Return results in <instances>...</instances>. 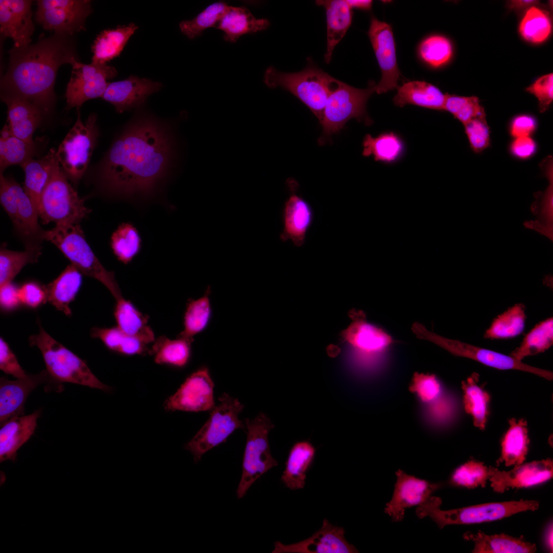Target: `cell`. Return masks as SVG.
<instances>
[{
    "label": "cell",
    "instance_id": "53",
    "mask_svg": "<svg viewBox=\"0 0 553 553\" xmlns=\"http://www.w3.org/2000/svg\"><path fill=\"white\" fill-rule=\"evenodd\" d=\"M470 147L476 153L489 147L491 143L490 129L486 117L475 118L464 125Z\"/></svg>",
    "mask_w": 553,
    "mask_h": 553
},
{
    "label": "cell",
    "instance_id": "15",
    "mask_svg": "<svg viewBox=\"0 0 553 553\" xmlns=\"http://www.w3.org/2000/svg\"><path fill=\"white\" fill-rule=\"evenodd\" d=\"M214 383L207 366L191 373L177 391L164 402L167 411L202 412L210 411L215 406Z\"/></svg>",
    "mask_w": 553,
    "mask_h": 553
},
{
    "label": "cell",
    "instance_id": "45",
    "mask_svg": "<svg viewBox=\"0 0 553 553\" xmlns=\"http://www.w3.org/2000/svg\"><path fill=\"white\" fill-rule=\"evenodd\" d=\"M40 253L39 245L27 246L23 251L1 249L0 286L11 282L27 264L36 262Z\"/></svg>",
    "mask_w": 553,
    "mask_h": 553
},
{
    "label": "cell",
    "instance_id": "56",
    "mask_svg": "<svg viewBox=\"0 0 553 553\" xmlns=\"http://www.w3.org/2000/svg\"><path fill=\"white\" fill-rule=\"evenodd\" d=\"M0 369L17 379L26 378L28 375L20 366L7 343L2 337L0 338Z\"/></svg>",
    "mask_w": 553,
    "mask_h": 553
},
{
    "label": "cell",
    "instance_id": "11",
    "mask_svg": "<svg viewBox=\"0 0 553 553\" xmlns=\"http://www.w3.org/2000/svg\"><path fill=\"white\" fill-rule=\"evenodd\" d=\"M97 117L91 114L83 123L78 110L76 121L60 144L56 156L68 180L74 185L86 171L99 136Z\"/></svg>",
    "mask_w": 553,
    "mask_h": 553
},
{
    "label": "cell",
    "instance_id": "51",
    "mask_svg": "<svg viewBox=\"0 0 553 553\" xmlns=\"http://www.w3.org/2000/svg\"><path fill=\"white\" fill-rule=\"evenodd\" d=\"M444 110L450 113L463 125L479 117H486L484 109L476 96L445 94Z\"/></svg>",
    "mask_w": 553,
    "mask_h": 553
},
{
    "label": "cell",
    "instance_id": "61",
    "mask_svg": "<svg viewBox=\"0 0 553 553\" xmlns=\"http://www.w3.org/2000/svg\"><path fill=\"white\" fill-rule=\"evenodd\" d=\"M346 1L351 9L357 8L364 10H369L371 8L372 5V1L347 0Z\"/></svg>",
    "mask_w": 553,
    "mask_h": 553
},
{
    "label": "cell",
    "instance_id": "25",
    "mask_svg": "<svg viewBox=\"0 0 553 553\" xmlns=\"http://www.w3.org/2000/svg\"><path fill=\"white\" fill-rule=\"evenodd\" d=\"M39 411L12 417L1 426L0 461L14 460L17 451L26 442L35 430Z\"/></svg>",
    "mask_w": 553,
    "mask_h": 553
},
{
    "label": "cell",
    "instance_id": "35",
    "mask_svg": "<svg viewBox=\"0 0 553 553\" xmlns=\"http://www.w3.org/2000/svg\"><path fill=\"white\" fill-rule=\"evenodd\" d=\"M211 292L210 287L208 286L201 297L187 300L183 317V329L177 336L194 342L195 336L207 328L213 313L210 298Z\"/></svg>",
    "mask_w": 553,
    "mask_h": 553
},
{
    "label": "cell",
    "instance_id": "34",
    "mask_svg": "<svg viewBox=\"0 0 553 553\" xmlns=\"http://www.w3.org/2000/svg\"><path fill=\"white\" fill-rule=\"evenodd\" d=\"M509 428L501 443V453L497 462H504L506 466L514 467L523 463L528 450L529 439L527 422L523 418H512Z\"/></svg>",
    "mask_w": 553,
    "mask_h": 553
},
{
    "label": "cell",
    "instance_id": "55",
    "mask_svg": "<svg viewBox=\"0 0 553 553\" xmlns=\"http://www.w3.org/2000/svg\"><path fill=\"white\" fill-rule=\"evenodd\" d=\"M19 295L22 304L35 309L47 302L45 286L35 282H28L19 287Z\"/></svg>",
    "mask_w": 553,
    "mask_h": 553
},
{
    "label": "cell",
    "instance_id": "50",
    "mask_svg": "<svg viewBox=\"0 0 553 553\" xmlns=\"http://www.w3.org/2000/svg\"><path fill=\"white\" fill-rule=\"evenodd\" d=\"M490 476V466L485 465L481 461L470 460L453 472L449 482L452 485L467 488L484 487Z\"/></svg>",
    "mask_w": 553,
    "mask_h": 553
},
{
    "label": "cell",
    "instance_id": "4",
    "mask_svg": "<svg viewBox=\"0 0 553 553\" xmlns=\"http://www.w3.org/2000/svg\"><path fill=\"white\" fill-rule=\"evenodd\" d=\"M439 497L431 496L416 509L417 517H430L439 528L454 524H469L491 522L502 519L527 511H535L539 507L536 500L521 499L501 502H492L459 508L442 510Z\"/></svg>",
    "mask_w": 553,
    "mask_h": 553
},
{
    "label": "cell",
    "instance_id": "59",
    "mask_svg": "<svg viewBox=\"0 0 553 553\" xmlns=\"http://www.w3.org/2000/svg\"><path fill=\"white\" fill-rule=\"evenodd\" d=\"M509 150L515 158L525 160L530 158L536 154L537 144L531 137L516 138L510 143Z\"/></svg>",
    "mask_w": 553,
    "mask_h": 553
},
{
    "label": "cell",
    "instance_id": "2",
    "mask_svg": "<svg viewBox=\"0 0 553 553\" xmlns=\"http://www.w3.org/2000/svg\"><path fill=\"white\" fill-rule=\"evenodd\" d=\"M69 36L55 34L35 44L9 52L10 62L1 80V95L26 100L49 113L55 100L54 86L59 67L76 60Z\"/></svg>",
    "mask_w": 553,
    "mask_h": 553
},
{
    "label": "cell",
    "instance_id": "63",
    "mask_svg": "<svg viewBox=\"0 0 553 553\" xmlns=\"http://www.w3.org/2000/svg\"><path fill=\"white\" fill-rule=\"evenodd\" d=\"M536 2L535 1H511L509 6L513 8H521L535 4Z\"/></svg>",
    "mask_w": 553,
    "mask_h": 553
},
{
    "label": "cell",
    "instance_id": "62",
    "mask_svg": "<svg viewBox=\"0 0 553 553\" xmlns=\"http://www.w3.org/2000/svg\"><path fill=\"white\" fill-rule=\"evenodd\" d=\"M545 543L547 548L552 552V523H550L545 534Z\"/></svg>",
    "mask_w": 553,
    "mask_h": 553
},
{
    "label": "cell",
    "instance_id": "16",
    "mask_svg": "<svg viewBox=\"0 0 553 553\" xmlns=\"http://www.w3.org/2000/svg\"><path fill=\"white\" fill-rule=\"evenodd\" d=\"M368 36L381 72V79L375 86V92L382 94L397 88L400 73L391 26L372 17Z\"/></svg>",
    "mask_w": 553,
    "mask_h": 553
},
{
    "label": "cell",
    "instance_id": "36",
    "mask_svg": "<svg viewBox=\"0 0 553 553\" xmlns=\"http://www.w3.org/2000/svg\"><path fill=\"white\" fill-rule=\"evenodd\" d=\"M193 342L181 337L172 339L162 335L152 344L150 354L154 356V361L158 364L182 369L190 361Z\"/></svg>",
    "mask_w": 553,
    "mask_h": 553
},
{
    "label": "cell",
    "instance_id": "58",
    "mask_svg": "<svg viewBox=\"0 0 553 553\" xmlns=\"http://www.w3.org/2000/svg\"><path fill=\"white\" fill-rule=\"evenodd\" d=\"M538 127L536 119L528 114H520L514 117L508 125L510 135L514 138L531 137Z\"/></svg>",
    "mask_w": 553,
    "mask_h": 553
},
{
    "label": "cell",
    "instance_id": "44",
    "mask_svg": "<svg viewBox=\"0 0 553 553\" xmlns=\"http://www.w3.org/2000/svg\"><path fill=\"white\" fill-rule=\"evenodd\" d=\"M553 344V318H548L537 324L523 339L511 356L522 361L526 357L542 353Z\"/></svg>",
    "mask_w": 553,
    "mask_h": 553
},
{
    "label": "cell",
    "instance_id": "37",
    "mask_svg": "<svg viewBox=\"0 0 553 553\" xmlns=\"http://www.w3.org/2000/svg\"><path fill=\"white\" fill-rule=\"evenodd\" d=\"M56 158V151L51 148L42 158L37 160L30 159L21 165L25 174L23 188L37 211L41 195L49 180Z\"/></svg>",
    "mask_w": 553,
    "mask_h": 553
},
{
    "label": "cell",
    "instance_id": "29",
    "mask_svg": "<svg viewBox=\"0 0 553 553\" xmlns=\"http://www.w3.org/2000/svg\"><path fill=\"white\" fill-rule=\"evenodd\" d=\"M323 6L327 17V50L325 61L329 63L336 46L342 39L352 20L353 12L346 1H316Z\"/></svg>",
    "mask_w": 553,
    "mask_h": 553
},
{
    "label": "cell",
    "instance_id": "48",
    "mask_svg": "<svg viewBox=\"0 0 553 553\" xmlns=\"http://www.w3.org/2000/svg\"><path fill=\"white\" fill-rule=\"evenodd\" d=\"M229 6L223 1L210 4L192 19L182 21L179 24L181 32L193 39L201 35L205 30L216 28Z\"/></svg>",
    "mask_w": 553,
    "mask_h": 553
},
{
    "label": "cell",
    "instance_id": "18",
    "mask_svg": "<svg viewBox=\"0 0 553 553\" xmlns=\"http://www.w3.org/2000/svg\"><path fill=\"white\" fill-rule=\"evenodd\" d=\"M343 527L323 520L321 527L310 537L300 542L285 544H274L273 553H355L358 550L345 537Z\"/></svg>",
    "mask_w": 553,
    "mask_h": 553
},
{
    "label": "cell",
    "instance_id": "43",
    "mask_svg": "<svg viewBox=\"0 0 553 553\" xmlns=\"http://www.w3.org/2000/svg\"><path fill=\"white\" fill-rule=\"evenodd\" d=\"M363 155L372 156L376 161L391 163L398 160L404 150L401 139L393 132L376 137L367 134L364 139Z\"/></svg>",
    "mask_w": 553,
    "mask_h": 553
},
{
    "label": "cell",
    "instance_id": "5",
    "mask_svg": "<svg viewBox=\"0 0 553 553\" xmlns=\"http://www.w3.org/2000/svg\"><path fill=\"white\" fill-rule=\"evenodd\" d=\"M336 80L311 64L294 73L282 72L270 66L266 69L263 79L269 88L279 87L293 94L311 111L320 123L327 99Z\"/></svg>",
    "mask_w": 553,
    "mask_h": 553
},
{
    "label": "cell",
    "instance_id": "23",
    "mask_svg": "<svg viewBox=\"0 0 553 553\" xmlns=\"http://www.w3.org/2000/svg\"><path fill=\"white\" fill-rule=\"evenodd\" d=\"M31 4V1H0L1 33L12 39L15 47L27 46L31 41L34 31Z\"/></svg>",
    "mask_w": 553,
    "mask_h": 553
},
{
    "label": "cell",
    "instance_id": "27",
    "mask_svg": "<svg viewBox=\"0 0 553 553\" xmlns=\"http://www.w3.org/2000/svg\"><path fill=\"white\" fill-rule=\"evenodd\" d=\"M82 281L81 272L72 264L68 265L55 279L45 285L47 302L67 316L71 315L70 304L75 300Z\"/></svg>",
    "mask_w": 553,
    "mask_h": 553
},
{
    "label": "cell",
    "instance_id": "38",
    "mask_svg": "<svg viewBox=\"0 0 553 553\" xmlns=\"http://www.w3.org/2000/svg\"><path fill=\"white\" fill-rule=\"evenodd\" d=\"M346 337L353 346L369 353L382 352L393 342L391 336L382 329L361 321L352 324Z\"/></svg>",
    "mask_w": 553,
    "mask_h": 553
},
{
    "label": "cell",
    "instance_id": "52",
    "mask_svg": "<svg viewBox=\"0 0 553 553\" xmlns=\"http://www.w3.org/2000/svg\"><path fill=\"white\" fill-rule=\"evenodd\" d=\"M411 390L422 402L428 405L442 394L441 384L432 374H416L412 379Z\"/></svg>",
    "mask_w": 553,
    "mask_h": 553
},
{
    "label": "cell",
    "instance_id": "22",
    "mask_svg": "<svg viewBox=\"0 0 553 553\" xmlns=\"http://www.w3.org/2000/svg\"><path fill=\"white\" fill-rule=\"evenodd\" d=\"M54 380L47 370L36 374H28L24 378L10 380L0 378L1 426L9 419L24 413V404L30 393L37 386Z\"/></svg>",
    "mask_w": 553,
    "mask_h": 553
},
{
    "label": "cell",
    "instance_id": "47",
    "mask_svg": "<svg viewBox=\"0 0 553 553\" xmlns=\"http://www.w3.org/2000/svg\"><path fill=\"white\" fill-rule=\"evenodd\" d=\"M111 245L119 261L126 264L139 253L141 239L135 226L130 223L120 225L113 233Z\"/></svg>",
    "mask_w": 553,
    "mask_h": 553
},
{
    "label": "cell",
    "instance_id": "49",
    "mask_svg": "<svg viewBox=\"0 0 553 553\" xmlns=\"http://www.w3.org/2000/svg\"><path fill=\"white\" fill-rule=\"evenodd\" d=\"M519 32L525 40L533 43L545 40L551 31V24L548 14L533 6L528 9L519 25Z\"/></svg>",
    "mask_w": 553,
    "mask_h": 553
},
{
    "label": "cell",
    "instance_id": "46",
    "mask_svg": "<svg viewBox=\"0 0 553 553\" xmlns=\"http://www.w3.org/2000/svg\"><path fill=\"white\" fill-rule=\"evenodd\" d=\"M419 59L426 65L437 68L446 64L453 55V47L446 37L438 34L429 35L419 43L417 49Z\"/></svg>",
    "mask_w": 553,
    "mask_h": 553
},
{
    "label": "cell",
    "instance_id": "28",
    "mask_svg": "<svg viewBox=\"0 0 553 553\" xmlns=\"http://www.w3.org/2000/svg\"><path fill=\"white\" fill-rule=\"evenodd\" d=\"M445 94L432 83L424 81L413 80L397 87L393 101L399 107L407 104L435 110H444Z\"/></svg>",
    "mask_w": 553,
    "mask_h": 553
},
{
    "label": "cell",
    "instance_id": "3",
    "mask_svg": "<svg viewBox=\"0 0 553 553\" xmlns=\"http://www.w3.org/2000/svg\"><path fill=\"white\" fill-rule=\"evenodd\" d=\"M43 239L55 245L82 274L101 282L116 301L123 298L114 272L107 270L95 256L79 224L56 225L45 231Z\"/></svg>",
    "mask_w": 553,
    "mask_h": 553
},
{
    "label": "cell",
    "instance_id": "30",
    "mask_svg": "<svg viewBox=\"0 0 553 553\" xmlns=\"http://www.w3.org/2000/svg\"><path fill=\"white\" fill-rule=\"evenodd\" d=\"M316 453L314 446L308 441L295 443L290 450L281 480L290 490L304 488L306 474L313 462Z\"/></svg>",
    "mask_w": 553,
    "mask_h": 553
},
{
    "label": "cell",
    "instance_id": "41",
    "mask_svg": "<svg viewBox=\"0 0 553 553\" xmlns=\"http://www.w3.org/2000/svg\"><path fill=\"white\" fill-rule=\"evenodd\" d=\"M35 152V144L29 143L15 136L5 125L1 132L0 172L9 166H20L32 158Z\"/></svg>",
    "mask_w": 553,
    "mask_h": 553
},
{
    "label": "cell",
    "instance_id": "14",
    "mask_svg": "<svg viewBox=\"0 0 553 553\" xmlns=\"http://www.w3.org/2000/svg\"><path fill=\"white\" fill-rule=\"evenodd\" d=\"M71 65V76L65 94L67 110L75 107L78 110L86 101L102 97L109 83L107 80L118 74L114 67L107 63L84 64L76 59Z\"/></svg>",
    "mask_w": 553,
    "mask_h": 553
},
{
    "label": "cell",
    "instance_id": "13",
    "mask_svg": "<svg viewBox=\"0 0 553 553\" xmlns=\"http://www.w3.org/2000/svg\"><path fill=\"white\" fill-rule=\"evenodd\" d=\"M91 4L87 0L37 1L35 20L46 30L70 36L84 29L92 12Z\"/></svg>",
    "mask_w": 553,
    "mask_h": 553
},
{
    "label": "cell",
    "instance_id": "12",
    "mask_svg": "<svg viewBox=\"0 0 553 553\" xmlns=\"http://www.w3.org/2000/svg\"><path fill=\"white\" fill-rule=\"evenodd\" d=\"M412 329L419 337L432 342L455 355L472 359L499 370H520L547 380L552 379V372L528 365L511 355L443 337L429 331L420 324L415 323Z\"/></svg>",
    "mask_w": 553,
    "mask_h": 553
},
{
    "label": "cell",
    "instance_id": "31",
    "mask_svg": "<svg viewBox=\"0 0 553 553\" xmlns=\"http://www.w3.org/2000/svg\"><path fill=\"white\" fill-rule=\"evenodd\" d=\"M114 315L116 326L125 334L145 344H153L155 334L148 325L149 316L143 314L129 300L123 297L116 301Z\"/></svg>",
    "mask_w": 553,
    "mask_h": 553
},
{
    "label": "cell",
    "instance_id": "1",
    "mask_svg": "<svg viewBox=\"0 0 553 553\" xmlns=\"http://www.w3.org/2000/svg\"><path fill=\"white\" fill-rule=\"evenodd\" d=\"M176 154L175 139L167 123L140 113L105 153L97 167V179L113 196H149L168 175Z\"/></svg>",
    "mask_w": 553,
    "mask_h": 553
},
{
    "label": "cell",
    "instance_id": "26",
    "mask_svg": "<svg viewBox=\"0 0 553 553\" xmlns=\"http://www.w3.org/2000/svg\"><path fill=\"white\" fill-rule=\"evenodd\" d=\"M270 22L267 18H257L245 7L229 6L216 28L222 31L223 39L236 42L242 36L267 29Z\"/></svg>",
    "mask_w": 553,
    "mask_h": 553
},
{
    "label": "cell",
    "instance_id": "21",
    "mask_svg": "<svg viewBox=\"0 0 553 553\" xmlns=\"http://www.w3.org/2000/svg\"><path fill=\"white\" fill-rule=\"evenodd\" d=\"M162 87L160 82L130 75L125 79L109 82L102 98L113 104L117 112L122 113L140 107Z\"/></svg>",
    "mask_w": 553,
    "mask_h": 553
},
{
    "label": "cell",
    "instance_id": "24",
    "mask_svg": "<svg viewBox=\"0 0 553 553\" xmlns=\"http://www.w3.org/2000/svg\"><path fill=\"white\" fill-rule=\"evenodd\" d=\"M7 106V123L16 137L33 143V135L40 126L45 114L34 104L20 98L1 95Z\"/></svg>",
    "mask_w": 553,
    "mask_h": 553
},
{
    "label": "cell",
    "instance_id": "33",
    "mask_svg": "<svg viewBox=\"0 0 553 553\" xmlns=\"http://www.w3.org/2000/svg\"><path fill=\"white\" fill-rule=\"evenodd\" d=\"M464 538L474 543L473 553H533L537 550L535 544L504 534L488 535L481 531L476 534L467 532Z\"/></svg>",
    "mask_w": 553,
    "mask_h": 553
},
{
    "label": "cell",
    "instance_id": "39",
    "mask_svg": "<svg viewBox=\"0 0 553 553\" xmlns=\"http://www.w3.org/2000/svg\"><path fill=\"white\" fill-rule=\"evenodd\" d=\"M478 382L479 375L474 373L462 381L461 387L464 410L472 416L474 426L483 430L487 421L490 396Z\"/></svg>",
    "mask_w": 553,
    "mask_h": 553
},
{
    "label": "cell",
    "instance_id": "60",
    "mask_svg": "<svg viewBox=\"0 0 553 553\" xmlns=\"http://www.w3.org/2000/svg\"><path fill=\"white\" fill-rule=\"evenodd\" d=\"M21 304L18 287L12 282L0 286V305L3 311H13Z\"/></svg>",
    "mask_w": 553,
    "mask_h": 553
},
{
    "label": "cell",
    "instance_id": "32",
    "mask_svg": "<svg viewBox=\"0 0 553 553\" xmlns=\"http://www.w3.org/2000/svg\"><path fill=\"white\" fill-rule=\"evenodd\" d=\"M138 28L134 23H130L127 26H118L115 28L101 31L91 46L92 62L106 64L119 56Z\"/></svg>",
    "mask_w": 553,
    "mask_h": 553
},
{
    "label": "cell",
    "instance_id": "54",
    "mask_svg": "<svg viewBox=\"0 0 553 553\" xmlns=\"http://www.w3.org/2000/svg\"><path fill=\"white\" fill-rule=\"evenodd\" d=\"M553 74L550 73L539 78L526 89L538 99L540 112H545L553 100Z\"/></svg>",
    "mask_w": 553,
    "mask_h": 553
},
{
    "label": "cell",
    "instance_id": "17",
    "mask_svg": "<svg viewBox=\"0 0 553 553\" xmlns=\"http://www.w3.org/2000/svg\"><path fill=\"white\" fill-rule=\"evenodd\" d=\"M396 475L392 499L386 503L384 510L395 522L402 520L406 508L423 503L442 485L407 474L401 470H397Z\"/></svg>",
    "mask_w": 553,
    "mask_h": 553
},
{
    "label": "cell",
    "instance_id": "6",
    "mask_svg": "<svg viewBox=\"0 0 553 553\" xmlns=\"http://www.w3.org/2000/svg\"><path fill=\"white\" fill-rule=\"evenodd\" d=\"M38 334L29 337L31 346H36L42 355L46 370L57 382H71L110 391L111 388L101 382L86 361L54 339L42 328L37 319Z\"/></svg>",
    "mask_w": 553,
    "mask_h": 553
},
{
    "label": "cell",
    "instance_id": "19",
    "mask_svg": "<svg viewBox=\"0 0 553 553\" xmlns=\"http://www.w3.org/2000/svg\"><path fill=\"white\" fill-rule=\"evenodd\" d=\"M488 480L494 491L503 493L509 488L528 487L544 483L553 476V461L550 458L533 461L514 467L509 471H500L490 466Z\"/></svg>",
    "mask_w": 553,
    "mask_h": 553
},
{
    "label": "cell",
    "instance_id": "42",
    "mask_svg": "<svg viewBox=\"0 0 553 553\" xmlns=\"http://www.w3.org/2000/svg\"><path fill=\"white\" fill-rule=\"evenodd\" d=\"M525 306L516 304L495 318L485 331L484 337L491 339H508L520 335L526 318Z\"/></svg>",
    "mask_w": 553,
    "mask_h": 553
},
{
    "label": "cell",
    "instance_id": "7",
    "mask_svg": "<svg viewBox=\"0 0 553 553\" xmlns=\"http://www.w3.org/2000/svg\"><path fill=\"white\" fill-rule=\"evenodd\" d=\"M90 212L84 199L69 182L56 156L41 195L39 217L44 224H79Z\"/></svg>",
    "mask_w": 553,
    "mask_h": 553
},
{
    "label": "cell",
    "instance_id": "9",
    "mask_svg": "<svg viewBox=\"0 0 553 553\" xmlns=\"http://www.w3.org/2000/svg\"><path fill=\"white\" fill-rule=\"evenodd\" d=\"M247 440L242 472L237 490V497L243 498L251 485L263 474L278 465L271 454L269 432L274 428L270 419L260 413L253 419H246Z\"/></svg>",
    "mask_w": 553,
    "mask_h": 553
},
{
    "label": "cell",
    "instance_id": "40",
    "mask_svg": "<svg viewBox=\"0 0 553 553\" xmlns=\"http://www.w3.org/2000/svg\"><path fill=\"white\" fill-rule=\"evenodd\" d=\"M90 333L92 337L100 339L107 348L117 353L126 356L149 354L148 345L125 334L117 326L93 327Z\"/></svg>",
    "mask_w": 553,
    "mask_h": 553
},
{
    "label": "cell",
    "instance_id": "10",
    "mask_svg": "<svg viewBox=\"0 0 553 553\" xmlns=\"http://www.w3.org/2000/svg\"><path fill=\"white\" fill-rule=\"evenodd\" d=\"M218 400V403L210 410L208 420L184 445V449L193 455L195 462L199 461L207 452L224 442L235 430L244 427L239 418L243 405L226 393L223 394Z\"/></svg>",
    "mask_w": 553,
    "mask_h": 553
},
{
    "label": "cell",
    "instance_id": "8",
    "mask_svg": "<svg viewBox=\"0 0 553 553\" xmlns=\"http://www.w3.org/2000/svg\"><path fill=\"white\" fill-rule=\"evenodd\" d=\"M375 86L373 82H370L367 88L359 89L336 80L327 99L320 123L323 133L318 140L320 143L324 144L351 119L364 121L367 124L372 122L367 115L366 105L368 100L375 92Z\"/></svg>",
    "mask_w": 553,
    "mask_h": 553
},
{
    "label": "cell",
    "instance_id": "57",
    "mask_svg": "<svg viewBox=\"0 0 553 553\" xmlns=\"http://www.w3.org/2000/svg\"><path fill=\"white\" fill-rule=\"evenodd\" d=\"M428 405L430 418L437 423H443L448 421L452 418L454 412V405L452 399L442 394Z\"/></svg>",
    "mask_w": 553,
    "mask_h": 553
},
{
    "label": "cell",
    "instance_id": "20",
    "mask_svg": "<svg viewBox=\"0 0 553 553\" xmlns=\"http://www.w3.org/2000/svg\"><path fill=\"white\" fill-rule=\"evenodd\" d=\"M287 184L290 194L284 205L282 216L283 229L280 237L282 241L290 240L295 246L300 247L305 244L307 234L313 224L314 211L308 202L297 194V182L290 179Z\"/></svg>",
    "mask_w": 553,
    "mask_h": 553
}]
</instances>
